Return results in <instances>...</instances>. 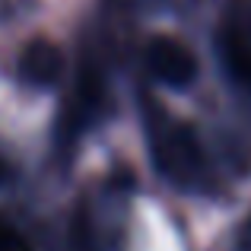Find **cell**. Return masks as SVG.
Returning <instances> with one entry per match:
<instances>
[{
  "mask_svg": "<svg viewBox=\"0 0 251 251\" xmlns=\"http://www.w3.org/2000/svg\"><path fill=\"white\" fill-rule=\"evenodd\" d=\"M0 251H29V245L23 242V235L0 216Z\"/></svg>",
  "mask_w": 251,
  "mask_h": 251,
  "instance_id": "5",
  "label": "cell"
},
{
  "mask_svg": "<svg viewBox=\"0 0 251 251\" xmlns=\"http://www.w3.org/2000/svg\"><path fill=\"white\" fill-rule=\"evenodd\" d=\"M150 143H153V156L166 178H172L181 188L203 184L207 166H203V153L194 130L188 124H181L178 118H169L156 105H153V118H150Z\"/></svg>",
  "mask_w": 251,
  "mask_h": 251,
  "instance_id": "1",
  "label": "cell"
},
{
  "mask_svg": "<svg viewBox=\"0 0 251 251\" xmlns=\"http://www.w3.org/2000/svg\"><path fill=\"white\" fill-rule=\"evenodd\" d=\"M239 251H251V216L242 223V229H239Z\"/></svg>",
  "mask_w": 251,
  "mask_h": 251,
  "instance_id": "6",
  "label": "cell"
},
{
  "mask_svg": "<svg viewBox=\"0 0 251 251\" xmlns=\"http://www.w3.org/2000/svg\"><path fill=\"white\" fill-rule=\"evenodd\" d=\"M19 70H23V76L32 86H51L64 70V57L51 42H35L25 48L23 61H19Z\"/></svg>",
  "mask_w": 251,
  "mask_h": 251,
  "instance_id": "3",
  "label": "cell"
},
{
  "mask_svg": "<svg viewBox=\"0 0 251 251\" xmlns=\"http://www.w3.org/2000/svg\"><path fill=\"white\" fill-rule=\"evenodd\" d=\"M147 61H150L153 76H159L172 89H184V86H191L194 76H197V61H194V54H191V48L184 42H178V38H172V35L150 38Z\"/></svg>",
  "mask_w": 251,
  "mask_h": 251,
  "instance_id": "2",
  "label": "cell"
},
{
  "mask_svg": "<svg viewBox=\"0 0 251 251\" xmlns=\"http://www.w3.org/2000/svg\"><path fill=\"white\" fill-rule=\"evenodd\" d=\"M220 57L235 80L251 86V38L242 35L239 25H226L220 32Z\"/></svg>",
  "mask_w": 251,
  "mask_h": 251,
  "instance_id": "4",
  "label": "cell"
}]
</instances>
